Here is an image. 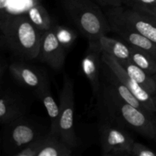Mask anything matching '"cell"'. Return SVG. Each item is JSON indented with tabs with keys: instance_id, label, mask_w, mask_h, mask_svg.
Listing matches in <instances>:
<instances>
[{
	"instance_id": "cell-4",
	"label": "cell",
	"mask_w": 156,
	"mask_h": 156,
	"mask_svg": "<svg viewBox=\"0 0 156 156\" xmlns=\"http://www.w3.org/2000/svg\"><path fill=\"white\" fill-rule=\"evenodd\" d=\"M3 126V149L7 155L12 156L47 135L50 130V125L48 126L44 119L27 114Z\"/></svg>"
},
{
	"instance_id": "cell-13",
	"label": "cell",
	"mask_w": 156,
	"mask_h": 156,
	"mask_svg": "<svg viewBox=\"0 0 156 156\" xmlns=\"http://www.w3.org/2000/svg\"><path fill=\"white\" fill-rule=\"evenodd\" d=\"M106 14V13H105ZM111 31L114 32L126 41L128 45L144 50L150 53L156 59V44L147 37L133 30L117 18L106 14Z\"/></svg>"
},
{
	"instance_id": "cell-2",
	"label": "cell",
	"mask_w": 156,
	"mask_h": 156,
	"mask_svg": "<svg viewBox=\"0 0 156 156\" xmlns=\"http://www.w3.org/2000/svg\"><path fill=\"white\" fill-rule=\"evenodd\" d=\"M2 37L12 53L21 60H33L39 53L43 31L37 28L26 14L1 18Z\"/></svg>"
},
{
	"instance_id": "cell-28",
	"label": "cell",
	"mask_w": 156,
	"mask_h": 156,
	"mask_svg": "<svg viewBox=\"0 0 156 156\" xmlns=\"http://www.w3.org/2000/svg\"><path fill=\"white\" fill-rule=\"evenodd\" d=\"M154 101H155V104H156V93H155V98H154Z\"/></svg>"
},
{
	"instance_id": "cell-8",
	"label": "cell",
	"mask_w": 156,
	"mask_h": 156,
	"mask_svg": "<svg viewBox=\"0 0 156 156\" xmlns=\"http://www.w3.org/2000/svg\"><path fill=\"white\" fill-rule=\"evenodd\" d=\"M101 59L114 72L117 77L131 91V93L144 105L151 114H154L156 113V104L154 98H152V96L129 76L125 69L120 65L115 57L107 53H102Z\"/></svg>"
},
{
	"instance_id": "cell-27",
	"label": "cell",
	"mask_w": 156,
	"mask_h": 156,
	"mask_svg": "<svg viewBox=\"0 0 156 156\" xmlns=\"http://www.w3.org/2000/svg\"><path fill=\"white\" fill-rule=\"evenodd\" d=\"M153 123H154V129H155V137L154 140L156 142V117L153 116Z\"/></svg>"
},
{
	"instance_id": "cell-10",
	"label": "cell",
	"mask_w": 156,
	"mask_h": 156,
	"mask_svg": "<svg viewBox=\"0 0 156 156\" xmlns=\"http://www.w3.org/2000/svg\"><path fill=\"white\" fill-rule=\"evenodd\" d=\"M66 52L67 50L58 41L53 29L43 32L37 56L41 62L58 71L63 66Z\"/></svg>"
},
{
	"instance_id": "cell-1",
	"label": "cell",
	"mask_w": 156,
	"mask_h": 156,
	"mask_svg": "<svg viewBox=\"0 0 156 156\" xmlns=\"http://www.w3.org/2000/svg\"><path fill=\"white\" fill-rule=\"evenodd\" d=\"M95 98L101 114L147 139L154 140L153 114L143 112L123 100L101 79L100 91Z\"/></svg>"
},
{
	"instance_id": "cell-17",
	"label": "cell",
	"mask_w": 156,
	"mask_h": 156,
	"mask_svg": "<svg viewBox=\"0 0 156 156\" xmlns=\"http://www.w3.org/2000/svg\"><path fill=\"white\" fill-rule=\"evenodd\" d=\"M36 95L42 101L47 110L50 123V132L54 135L59 136V106H58L50 91V84L40 90ZM60 137V136H59Z\"/></svg>"
},
{
	"instance_id": "cell-20",
	"label": "cell",
	"mask_w": 156,
	"mask_h": 156,
	"mask_svg": "<svg viewBox=\"0 0 156 156\" xmlns=\"http://www.w3.org/2000/svg\"><path fill=\"white\" fill-rule=\"evenodd\" d=\"M26 15L34 25L43 32L50 30L54 25L50 14L41 3L30 8Z\"/></svg>"
},
{
	"instance_id": "cell-6",
	"label": "cell",
	"mask_w": 156,
	"mask_h": 156,
	"mask_svg": "<svg viewBox=\"0 0 156 156\" xmlns=\"http://www.w3.org/2000/svg\"><path fill=\"white\" fill-rule=\"evenodd\" d=\"M74 83L65 75L59 97V131L61 140L73 150L78 146V138L74 128Z\"/></svg>"
},
{
	"instance_id": "cell-25",
	"label": "cell",
	"mask_w": 156,
	"mask_h": 156,
	"mask_svg": "<svg viewBox=\"0 0 156 156\" xmlns=\"http://www.w3.org/2000/svg\"><path fill=\"white\" fill-rule=\"evenodd\" d=\"M98 5L105 7H119L123 4L122 0H93Z\"/></svg>"
},
{
	"instance_id": "cell-26",
	"label": "cell",
	"mask_w": 156,
	"mask_h": 156,
	"mask_svg": "<svg viewBox=\"0 0 156 156\" xmlns=\"http://www.w3.org/2000/svg\"><path fill=\"white\" fill-rule=\"evenodd\" d=\"M123 1V4L126 5L128 8H130V9H134V10H136L137 9V0H122Z\"/></svg>"
},
{
	"instance_id": "cell-23",
	"label": "cell",
	"mask_w": 156,
	"mask_h": 156,
	"mask_svg": "<svg viewBox=\"0 0 156 156\" xmlns=\"http://www.w3.org/2000/svg\"><path fill=\"white\" fill-rule=\"evenodd\" d=\"M137 11H141L156 18V0H137Z\"/></svg>"
},
{
	"instance_id": "cell-22",
	"label": "cell",
	"mask_w": 156,
	"mask_h": 156,
	"mask_svg": "<svg viewBox=\"0 0 156 156\" xmlns=\"http://www.w3.org/2000/svg\"><path fill=\"white\" fill-rule=\"evenodd\" d=\"M52 29L58 41L66 50L69 49L73 45L77 38L76 32L66 26L54 24Z\"/></svg>"
},
{
	"instance_id": "cell-18",
	"label": "cell",
	"mask_w": 156,
	"mask_h": 156,
	"mask_svg": "<svg viewBox=\"0 0 156 156\" xmlns=\"http://www.w3.org/2000/svg\"><path fill=\"white\" fill-rule=\"evenodd\" d=\"M100 47L103 53H107L115 57L117 60L130 59L129 46L121 41L102 35L98 39Z\"/></svg>"
},
{
	"instance_id": "cell-14",
	"label": "cell",
	"mask_w": 156,
	"mask_h": 156,
	"mask_svg": "<svg viewBox=\"0 0 156 156\" xmlns=\"http://www.w3.org/2000/svg\"><path fill=\"white\" fill-rule=\"evenodd\" d=\"M27 112V104L19 94L10 89L2 90L0 122L2 126L25 115Z\"/></svg>"
},
{
	"instance_id": "cell-21",
	"label": "cell",
	"mask_w": 156,
	"mask_h": 156,
	"mask_svg": "<svg viewBox=\"0 0 156 156\" xmlns=\"http://www.w3.org/2000/svg\"><path fill=\"white\" fill-rule=\"evenodd\" d=\"M130 60L151 76L156 74V59L149 53L138 47L129 46Z\"/></svg>"
},
{
	"instance_id": "cell-15",
	"label": "cell",
	"mask_w": 156,
	"mask_h": 156,
	"mask_svg": "<svg viewBox=\"0 0 156 156\" xmlns=\"http://www.w3.org/2000/svg\"><path fill=\"white\" fill-rule=\"evenodd\" d=\"M102 60V59H101ZM101 79L105 81L118 95H120L123 100L127 101L133 106L138 109L141 110L142 111L152 114L147 108L144 106L143 104H142L133 94L131 93V91L123 85L121 81L117 77L114 72L108 67L107 64L102 61L101 68Z\"/></svg>"
},
{
	"instance_id": "cell-9",
	"label": "cell",
	"mask_w": 156,
	"mask_h": 156,
	"mask_svg": "<svg viewBox=\"0 0 156 156\" xmlns=\"http://www.w3.org/2000/svg\"><path fill=\"white\" fill-rule=\"evenodd\" d=\"M73 149L59 136L49 132L44 136L33 142L15 156H69Z\"/></svg>"
},
{
	"instance_id": "cell-29",
	"label": "cell",
	"mask_w": 156,
	"mask_h": 156,
	"mask_svg": "<svg viewBox=\"0 0 156 156\" xmlns=\"http://www.w3.org/2000/svg\"><path fill=\"white\" fill-rule=\"evenodd\" d=\"M156 75V74H155ZM155 80H156V78H155Z\"/></svg>"
},
{
	"instance_id": "cell-19",
	"label": "cell",
	"mask_w": 156,
	"mask_h": 156,
	"mask_svg": "<svg viewBox=\"0 0 156 156\" xmlns=\"http://www.w3.org/2000/svg\"><path fill=\"white\" fill-rule=\"evenodd\" d=\"M41 0H0L1 18L27 14L29 9L41 3Z\"/></svg>"
},
{
	"instance_id": "cell-5",
	"label": "cell",
	"mask_w": 156,
	"mask_h": 156,
	"mask_svg": "<svg viewBox=\"0 0 156 156\" xmlns=\"http://www.w3.org/2000/svg\"><path fill=\"white\" fill-rule=\"evenodd\" d=\"M98 133L102 155H131V146L135 141L127 128L100 114Z\"/></svg>"
},
{
	"instance_id": "cell-11",
	"label": "cell",
	"mask_w": 156,
	"mask_h": 156,
	"mask_svg": "<svg viewBox=\"0 0 156 156\" xmlns=\"http://www.w3.org/2000/svg\"><path fill=\"white\" fill-rule=\"evenodd\" d=\"M102 53L98 40H89L82 62V70L85 77L89 81L94 98L100 91Z\"/></svg>"
},
{
	"instance_id": "cell-3",
	"label": "cell",
	"mask_w": 156,
	"mask_h": 156,
	"mask_svg": "<svg viewBox=\"0 0 156 156\" xmlns=\"http://www.w3.org/2000/svg\"><path fill=\"white\" fill-rule=\"evenodd\" d=\"M67 18L88 39L98 40L111 31L109 21L98 5L91 0H61Z\"/></svg>"
},
{
	"instance_id": "cell-16",
	"label": "cell",
	"mask_w": 156,
	"mask_h": 156,
	"mask_svg": "<svg viewBox=\"0 0 156 156\" xmlns=\"http://www.w3.org/2000/svg\"><path fill=\"white\" fill-rule=\"evenodd\" d=\"M117 61L125 69L129 76L143 89L146 90L152 96L155 95L156 93V80L155 78L133 63L130 59Z\"/></svg>"
},
{
	"instance_id": "cell-24",
	"label": "cell",
	"mask_w": 156,
	"mask_h": 156,
	"mask_svg": "<svg viewBox=\"0 0 156 156\" xmlns=\"http://www.w3.org/2000/svg\"><path fill=\"white\" fill-rule=\"evenodd\" d=\"M131 155L156 156V152L146 146L134 142L131 146Z\"/></svg>"
},
{
	"instance_id": "cell-7",
	"label": "cell",
	"mask_w": 156,
	"mask_h": 156,
	"mask_svg": "<svg viewBox=\"0 0 156 156\" xmlns=\"http://www.w3.org/2000/svg\"><path fill=\"white\" fill-rule=\"evenodd\" d=\"M106 14L121 21L156 44V18L141 11L123 6L111 7Z\"/></svg>"
},
{
	"instance_id": "cell-12",
	"label": "cell",
	"mask_w": 156,
	"mask_h": 156,
	"mask_svg": "<svg viewBox=\"0 0 156 156\" xmlns=\"http://www.w3.org/2000/svg\"><path fill=\"white\" fill-rule=\"evenodd\" d=\"M9 69L12 77L18 83L32 89L35 94L50 84L47 77L42 72L21 61L12 62Z\"/></svg>"
}]
</instances>
